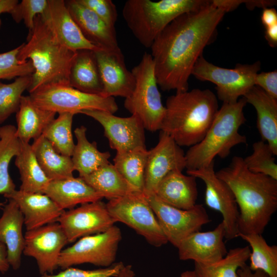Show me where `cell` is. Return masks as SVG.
<instances>
[{
  "label": "cell",
  "mask_w": 277,
  "mask_h": 277,
  "mask_svg": "<svg viewBox=\"0 0 277 277\" xmlns=\"http://www.w3.org/2000/svg\"><path fill=\"white\" fill-rule=\"evenodd\" d=\"M225 14L211 1L197 11L179 16L157 35L150 54L156 82L162 90H188L193 68L205 47L215 39Z\"/></svg>",
  "instance_id": "1"
},
{
  "label": "cell",
  "mask_w": 277,
  "mask_h": 277,
  "mask_svg": "<svg viewBox=\"0 0 277 277\" xmlns=\"http://www.w3.org/2000/svg\"><path fill=\"white\" fill-rule=\"evenodd\" d=\"M216 174L234 195L238 233L262 234L277 209V180L250 171L243 158L237 156Z\"/></svg>",
  "instance_id": "2"
},
{
  "label": "cell",
  "mask_w": 277,
  "mask_h": 277,
  "mask_svg": "<svg viewBox=\"0 0 277 277\" xmlns=\"http://www.w3.org/2000/svg\"><path fill=\"white\" fill-rule=\"evenodd\" d=\"M165 107L160 130L180 146L189 147L203 138L219 109L216 95L199 88L169 96Z\"/></svg>",
  "instance_id": "3"
},
{
  "label": "cell",
  "mask_w": 277,
  "mask_h": 277,
  "mask_svg": "<svg viewBox=\"0 0 277 277\" xmlns=\"http://www.w3.org/2000/svg\"><path fill=\"white\" fill-rule=\"evenodd\" d=\"M76 54V51L69 49L55 37L41 15H37L27 42L21 45L18 55L21 61L30 60L34 69L29 93L46 84L69 85L70 70Z\"/></svg>",
  "instance_id": "4"
},
{
  "label": "cell",
  "mask_w": 277,
  "mask_h": 277,
  "mask_svg": "<svg viewBox=\"0 0 277 277\" xmlns=\"http://www.w3.org/2000/svg\"><path fill=\"white\" fill-rule=\"evenodd\" d=\"M247 104L244 97L235 103H223L203 138L185 153L187 171L206 167L216 156L224 159L234 147L247 143L246 137L239 132L246 121Z\"/></svg>",
  "instance_id": "5"
},
{
  "label": "cell",
  "mask_w": 277,
  "mask_h": 277,
  "mask_svg": "<svg viewBox=\"0 0 277 277\" xmlns=\"http://www.w3.org/2000/svg\"><path fill=\"white\" fill-rule=\"evenodd\" d=\"M211 2L207 0H128L124 5V19L131 32L147 48L162 31L182 14L197 11Z\"/></svg>",
  "instance_id": "6"
},
{
  "label": "cell",
  "mask_w": 277,
  "mask_h": 277,
  "mask_svg": "<svg viewBox=\"0 0 277 277\" xmlns=\"http://www.w3.org/2000/svg\"><path fill=\"white\" fill-rule=\"evenodd\" d=\"M135 86L132 93L125 98L124 107L136 116L145 129L160 130L165 113L150 54L144 53L140 63L132 70Z\"/></svg>",
  "instance_id": "7"
},
{
  "label": "cell",
  "mask_w": 277,
  "mask_h": 277,
  "mask_svg": "<svg viewBox=\"0 0 277 277\" xmlns=\"http://www.w3.org/2000/svg\"><path fill=\"white\" fill-rule=\"evenodd\" d=\"M39 108L55 113H81L85 110H98L114 114L118 106L113 97L81 91L69 85L50 84L40 86L29 93Z\"/></svg>",
  "instance_id": "8"
},
{
  "label": "cell",
  "mask_w": 277,
  "mask_h": 277,
  "mask_svg": "<svg viewBox=\"0 0 277 277\" xmlns=\"http://www.w3.org/2000/svg\"><path fill=\"white\" fill-rule=\"evenodd\" d=\"M261 69V63L238 64L234 68L216 66L202 55L196 62L191 75L201 81L215 85L217 98L223 103H233L254 86L256 75Z\"/></svg>",
  "instance_id": "9"
},
{
  "label": "cell",
  "mask_w": 277,
  "mask_h": 277,
  "mask_svg": "<svg viewBox=\"0 0 277 277\" xmlns=\"http://www.w3.org/2000/svg\"><path fill=\"white\" fill-rule=\"evenodd\" d=\"M107 209L115 222L123 223L155 247L168 243L146 195L136 191L109 200Z\"/></svg>",
  "instance_id": "10"
},
{
  "label": "cell",
  "mask_w": 277,
  "mask_h": 277,
  "mask_svg": "<svg viewBox=\"0 0 277 277\" xmlns=\"http://www.w3.org/2000/svg\"><path fill=\"white\" fill-rule=\"evenodd\" d=\"M122 238L120 229L114 225L104 232L82 237L63 250L58 267L66 269L84 263L109 267L114 263Z\"/></svg>",
  "instance_id": "11"
},
{
  "label": "cell",
  "mask_w": 277,
  "mask_h": 277,
  "mask_svg": "<svg viewBox=\"0 0 277 277\" xmlns=\"http://www.w3.org/2000/svg\"><path fill=\"white\" fill-rule=\"evenodd\" d=\"M146 196L168 242L175 247L187 236L211 221L202 205L184 210L164 203L155 194Z\"/></svg>",
  "instance_id": "12"
},
{
  "label": "cell",
  "mask_w": 277,
  "mask_h": 277,
  "mask_svg": "<svg viewBox=\"0 0 277 277\" xmlns=\"http://www.w3.org/2000/svg\"><path fill=\"white\" fill-rule=\"evenodd\" d=\"M186 173L204 182L205 203L209 208L221 214L225 228V238L230 240L236 238L238 207L230 187L216 175L214 162L198 169L187 170Z\"/></svg>",
  "instance_id": "13"
},
{
  "label": "cell",
  "mask_w": 277,
  "mask_h": 277,
  "mask_svg": "<svg viewBox=\"0 0 277 277\" xmlns=\"http://www.w3.org/2000/svg\"><path fill=\"white\" fill-rule=\"evenodd\" d=\"M23 253L35 259L41 275L52 274L58 267L64 247L68 243L58 222L26 231Z\"/></svg>",
  "instance_id": "14"
},
{
  "label": "cell",
  "mask_w": 277,
  "mask_h": 277,
  "mask_svg": "<svg viewBox=\"0 0 277 277\" xmlns=\"http://www.w3.org/2000/svg\"><path fill=\"white\" fill-rule=\"evenodd\" d=\"M186 168L185 153L169 134L160 130L157 144L148 150L143 193L154 194L161 181L169 172Z\"/></svg>",
  "instance_id": "15"
},
{
  "label": "cell",
  "mask_w": 277,
  "mask_h": 277,
  "mask_svg": "<svg viewBox=\"0 0 277 277\" xmlns=\"http://www.w3.org/2000/svg\"><path fill=\"white\" fill-rule=\"evenodd\" d=\"M57 222L64 230L68 243L104 232L116 223L109 213L106 204L101 200L64 211Z\"/></svg>",
  "instance_id": "16"
},
{
  "label": "cell",
  "mask_w": 277,
  "mask_h": 277,
  "mask_svg": "<svg viewBox=\"0 0 277 277\" xmlns=\"http://www.w3.org/2000/svg\"><path fill=\"white\" fill-rule=\"evenodd\" d=\"M81 113L91 117L102 126L110 147L116 152L146 148L145 129L136 116L119 117L98 110H85Z\"/></svg>",
  "instance_id": "17"
},
{
  "label": "cell",
  "mask_w": 277,
  "mask_h": 277,
  "mask_svg": "<svg viewBox=\"0 0 277 277\" xmlns=\"http://www.w3.org/2000/svg\"><path fill=\"white\" fill-rule=\"evenodd\" d=\"M225 228L222 221L212 230L192 233L176 247L181 260H192L194 263L208 265L222 259L228 251L224 241Z\"/></svg>",
  "instance_id": "18"
},
{
  "label": "cell",
  "mask_w": 277,
  "mask_h": 277,
  "mask_svg": "<svg viewBox=\"0 0 277 277\" xmlns=\"http://www.w3.org/2000/svg\"><path fill=\"white\" fill-rule=\"evenodd\" d=\"M103 85L101 95L126 98L132 92L135 78L127 68L121 49L94 51Z\"/></svg>",
  "instance_id": "19"
},
{
  "label": "cell",
  "mask_w": 277,
  "mask_h": 277,
  "mask_svg": "<svg viewBox=\"0 0 277 277\" xmlns=\"http://www.w3.org/2000/svg\"><path fill=\"white\" fill-rule=\"evenodd\" d=\"M55 37L65 46L77 51L101 49L88 41L73 19L63 0H48L47 8L41 15Z\"/></svg>",
  "instance_id": "20"
},
{
  "label": "cell",
  "mask_w": 277,
  "mask_h": 277,
  "mask_svg": "<svg viewBox=\"0 0 277 277\" xmlns=\"http://www.w3.org/2000/svg\"><path fill=\"white\" fill-rule=\"evenodd\" d=\"M65 5L84 37L100 49H120L115 30L110 28L94 12L77 0L65 1Z\"/></svg>",
  "instance_id": "21"
},
{
  "label": "cell",
  "mask_w": 277,
  "mask_h": 277,
  "mask_svg": "<svg viewBox=\"0 0 277 277\" xmlns=\"http://www.w3.org/2000/svg\"><path fill=\"white\" fill-rule=\"evenodd\" d=\"M6 197L17 203L24 215L27 231L57 222L65 211L45 193L15 190Z\"/></svg>",
  "instance_id": "22"
},
{
  "label": "cell",
  "mask_w": 277,
  "mask_h": 277,
  "mask_svg": "<svg viewBox=\"0 0 277 277\" xmlns=\"http://www.w3.org/2000/svg\"><path fill=\"white\" fill-rule=\"evenodd\" d=\"M154 194L164 203L188 210L196 205L198 196L196 178L180 170L167 174L158 184Z\"/></svg>",
  "instance_id": "23"
},
{
  "label": "cell",
  "mask_w": 277,
  "mask_h": 277,
  "mask_svg": "<svg viewBox=\"0 0 277 277\" xmlns=\"http://www.w3.org/2000/svg\"><path fill=\"white\" fill-rule=\"evenodd\" d=\"M8 199L0 217V241L6 246L10 266L17 270L21 266L25 247L23 234L24 217L17 203L11 199Z\"/></svg>",
  "instance_id": "24"
},
{
  "label": "cell",
  "mask_w": 277,
  "mask_h": 277,
  "mask_svg": "<svg viewBox=\"0 0 277 277\" xmlns=\"http://www.w3.org/2000/svg\"><path fill=\"white\" fill-rule=\"evenodd\" d=\"M63 210L78 204L101 200L103 196L82 177L50 181L44 191Z\"/></svg>",
  "instance_id": "25"
},
{
  "label": "cell",
  "mask_w": 277,
  "mask_h": 277,
  "mask_svg": "<svg viewBox=\"0 0 277 277\" xmlns=\"http://www.w3.org/2000/svg\"><path fill=\"white\" fill-rule=\"evenodd\" d=\"M247 103L255 108L257 128L262 140L277 155V99L274 98L255 85L243 96Z\"/></svg>",
  "instance_id": "26"
},
{
  "label": "cell",
  "mask_w": 277,
  "mask_h": 277,
  "mask_svg": "<svg viewBox=\"0 0 277 277\" xmlns=\"http://www.w3.org/2000/svg\"><path fill=\"white\" fill-rule=\"evenodd\" d=\"M69 85L85 93L101 95L103 85L94 51H76L70 70Z\"/></svg>",
  "instance_id": "27"
},
{
  "label": "cell",
  "mask_w": 277,
  "mask_h": 277,
  "mask_svg": "<svg viewBox=\"0 0 277 277\" xmlns=\"http://www.w3.org/2000/svg\"><path fill=\"white\" fill-rule=\"evenodd\" d=\"M16 133L20 141L29 143L42 135L46 126L55 118L56 113L36 106L29 95H23L16 113Z\"/></svg>",
  "instance_id": "28"
},
{
  "label": "cell",
  "mask_w": 277,
  "mask_h": 277,
  "mask_svg": "<svg viewBox=\"0 0 277 277\" xmlns=\"http://www.w3.org/2000/svg\"><path fill=\"white\" fill-rule=\"evenodd\" d=\"M87 128L84 126L76 128L74 134L77 143L71 156L74 170L79 176L84 177L102 166L109 163L110 153L100 151L95 142H90L86 136Z\"/></svg>",
  "instance_id": "29"
},
{
  "label": "cell",
  "mask_w": 277,
  "mask_h": 277,
  "mask_svg": "<svg viewBox=\"0 0 277 277\" xmlns=\"http://www.w3.org/2000/svg\"><path fill=\"white\" fill-rule=\"evenodd\" d=\"M31 146L41 167L50 181L73 176L71 157L56 151L42 135L34 140Z\"/></svg>",
  "instance_id": "30"
},
{
  "label": "cell",
  "mask_w": 277,
  "mask_h": 277,
  "mask_svg": "<svg viewBox=\"0 0 277 277\" xmlns=\"http://www.w3.org/2000/svg\"><path fill=\"white\" fill-rule=\"evenodd\" d=\"M21 185L19 190L31 193H42L50 180L41 167L31 145L21 141V149L15 156Z\"/></svg>",
  "instance_id": "31"
},
{
  "label": "cell",
  "mask_w": 277,
  "mask_h": 277,
  "mask_svg": "<svg viewBox=\"0 0 277 277\" xmlns=\"http://www.w3.org/2000/svg\"><path fill=\"white\" fill-rule=\"evenodd\" d=\"M82 178L104 198L108 200L138 191L125 179L110 162Z\"/></svg>",
  "instance_id": "32"
},
{
  "label": "cell",
  "mask_w": 277,
  "mask_h": 277,
  "mask_svg": "<svg viewBox=\"0 0 277 277\" xmlns=\"http://www.w3.org/2000/svg\"><path fill=\"white\" fill-rule=\"evenodd\" d=\"M16 127L6 125L0 127V194L5 197L12 193L15 189L9 173V166L13 157L19 153L21 141L16 133ZM3 203L0 202V207Z\"/></svg>",
  "instance_id": "33"
},
{
  "label": "cell",
  "mask_w": 277,
  "mask_h": 277,
  "mask_svg": "<svg viewBox=\"0 0 277 277\" xmlns=\"http://www.w3.org/2000/svg\"><path fill=\"white\" fill-rule=\"evenodd\" d=\"M238 237L247 242L251 249L249 258L250 269L261 271L269 277H277V246L268 245L260 234L238 233Z\"/></svg>",
  "instance_id": "34"
},
{
  "label": "cell",
  "mask_w": 277,
  "mask_h": 277,
  "mask_svg": "<svg viewBox=\"0 0 277 277\" xmlns=\"http://www.w3.org/2000/svg\"><path fill=\"white\" fill-rule=\"evenodd\" d=\"M148 150L146 148L116 152L113 165L137 191L143 192Z\"/></svg>",
  "instance_id": "35"
},
{
  "label": "cell",
  "mask_w": 277,
  "mask_h": 277,
  "mask_svg": "<svg viewBox=\"0 0 277 277\" xmlns=\"http://www.w3.org/2000/svg\"><path fill=\"white\" fill-rule=\"evenodd\" d=\"M249 246L236 247L228 251L221 260L211 264L194 263L196 277H239L238 271L249 260Z\"/></svg>",
  "instance_id": "36"
},
{
  "label": "cell",
  "mask_w": 277,
  "mask_h": 277,
  "mask_svg": "<svg viewBox=\"0 0 277 277\" xmlns=\"http://www.w3.org/2000/svg\"><path fill=\"white\" fill-rule=\"evenodd\" d=\"M71 113H59L44 130V136L60 154L71 156L75 144L72 133L73 118Z\"/></svg>",
  "instance_id": "37"
},
{
  "label": "cell",
  "mask_w": 277,
  "mask_h": 277,
  "mask_svg": "<svg viewBox=\"0 0 277 277\" xmlns=\"http://www.w3.org/2000/svg\"><path fill=\"white\" fill-rule=\"evenodd\" d=\"M31 75L17 77L12 83L0 81V124L18 110L23 92L28 90Z\"/></svg>",
  "instance_id": "38"
},
{
  "label": "cell",
  "mask_w": 277,
  "mask_h": 277,
  "mask_svg": "<svg viewBox=\"0 0 277 277\" xmlns=\"http://www.w3.org/2000/svg\"><path fill=\"white\" fill-rule=\"evenodd\" d=\"M252 153L243 158L247 168L251 172L263 174L277 180V165L275 154L270 146L261 140L252 145Z\"/></svg>",
  "instance_id": "39"
},
{
  "label": "cell",
  "mask_w": 277,
  "mask_h": 277,
  "mask_svg": "<svg viewBox=\"0 0 277 277\" xmlns=\"http://www.w3.org/2000/svg\"><path fill=\"white\" fill-rule=\"evenodd\" d=\"M21 48V45L11 50L0 53V80H10L33 73L34 69L30 60L21 61L18 60Z\"/></svg>",
  "instance_id": "40"
},
{
  "label": "cell",
  "mask_w": 277,
  "mask_h": 277,
  "mask_svg": "<svg viewBox=\"0 0 277 277\" xmlns=\"http://www.w3.org/2000/svg\"><path fill=\"white\" fill-rule=\"evenodd\" d=\"M47 4L48 0H23L9 13L17 23L23 20L30 31L33 28L35 17L44 13Z\"/></svg>",
  "instance_id": "41"
},
{
  "label": "cell",
  "mask_w": 277,
  "mask_h": 277,
  "mask_svg": "<svg viewBox=\"0 0 277 277\" xmlns=\"http://www.w3.org/2000/svg\"><path fill=\"white\" fill-rule=\"evenodd\" d=\"M124 266L122 262H118L94 270H82L70 267L57 274L46 273L41 277H117Z\"/></svg>",
  "instance_id": "42"
},
{
  "label": "cell",
  "mask_w": 277,
  "mask_h": 277,
  "mask_svg": "<svg viewBox=\"0 0 277 277\" xmlns=\"http://www.w3.org/2000/svg\"><path fill=\"white\" fill-rule=\"evenodd\" d=\"M94 12L110 28L115 30L117 19L116 6L111 0H77Z\"/></svg>",
  "instance_id": "43"
},
{
  "label": "cell",
  "mask_w": 277,
  "mask_h": 277,
  "mask_svg": "<svg viewBox=\"0 0 277 277\" xmlns=\"http://www.w3.org/2000/svg\"><path fill=\"white\" fill-rule=\"evenodd\" d=\"M254 85L273 98L277 99L276 70L258 73L255 77Z\"/></svg>",
  "instance_id": "44"
},
{
  "label": "cell",
  "mask_w": 277,
  "mask_h": 277,
  "mask_svg": "<svg viewBox=\"0 0 277 277\" xmlns=\"http://www.w3.org/2000/svg\"><path fill=\"white\" fill-rule=\"evenodd\" d=\"M261 19L265 28L277 24V12L273 8L263 9Z\"/></svg>",
  "instance_id": "45"
},
{
  "label": "cell",
  "mask_w": 277,
  "mask_h": 277,
  "mask_svg": "<svg viewBox=\"0 0 277 277\" xmlns=\"http://www.w3.org/2000/svg\"><path fill=\"white\" fill-rule=\"evenodd\" d=\"M213 3L217 7L222 9L227 12L234 10L241 4L244 3L242 0H213Z\"/></svg>",
  "instance_id": "46"
},
{
  "label": "cell",
  "mask_w": 277,
  "mask_h": 277,
  "mask_svg": "<svg viewBox=\"0 0 277 277\" xmlns=\"http://www.w3.org/2000/svg\"><path fill=\"white\" fill-rule=\"evenodd\" d=\"M265 37L271 47L277 46V24L265 28Z\"/></svg>",
  "instance_id": "47"
},
{
  "label": "cell",
  "mask_w": 277,
  "mask_h": 277,
  "mask_svg": "<svg viewBox=\"0 0 277 277\" xmlns=\"http://www.w3.org/2000/svg\"><path fill=\"white\" fill-rule=\"evenodd\" d=\"M244 3L249 9L252 10L255 7L262 8L264 9L271 8L276 4V1H264V0H253L244 1Z\"/></svg>",
  "instance_id": "48"
},
{
  "label": "cell",
  "mask_w": 277,
  "mask_h": 277,
  "mask_svg": "<svg viewBox=\"0 0 277 277\" xmlns=\"http://www.w3.org/2000/svg\"><path fill=\"white\" fill-rule=\"evenodd\" d=\"M238 273L239 277H269L261 271H251L247 264L240 268Z\"/></svg>",
  "instance_id": "49"
},
{
  "label": "cell",
  "mask_w": 277,
  "mask_h": 277,
  "mask_svg": "<svg viewBox=\"0 0 277 277\" xmlns=\"http://www.w3.org/2000/svg\"><path fill=\"white\" fill-rule=\"evenodd\" d=\"M10 265L7 259V250L6 245L0 241V271L6 272Z\"/></svg>",
  "instance_id": "50"
},
{
  "label": "cell",
  "mask_w": 277,
  "mask_h": 277,
  "mask_svg": "<svg viewBox=\"0 0 277 277\" xmlns=\"http://www.w3.org/2000/svg\"><path fill=\"white\" fill-rule=\"evenodd\" d=\"M18 3L17 0H0V15L3 13H10L13 8ZM2 21L0 18V28Z\"/></svg>",
  "instance_id": "51"
},
{
  "label": "cell",
  "mask_w": 277,
  "mask_h": 277,
  "mask_svg": "<svg viewBox=\"0 0 277 277\" xmlns=\"http://www.w3.org/2000/svg\"><path fill=\"white\" fill-rule=\"evenodd\" d=\"M135 274L130 265L124 266L117 277H134Z\"/></svg>",
  "instance_id": "52"
},
{
  "label": "cell",
  "mask_w": 277,
  "mask_h": 277,
  "mask_svg": "<svg viewBox=\"0 0 277 277\" xmlns=\"http://www.w3.org/2000/svg\"><path fill=\"white\" fill-rule=\"evenodd\" d=\"M181 277H196L194 270H187L182 272Z\"/></svg>",
  "instance_id": "53"
}]
</instances>
